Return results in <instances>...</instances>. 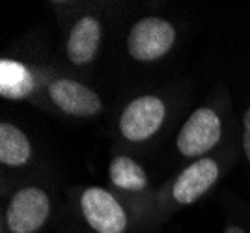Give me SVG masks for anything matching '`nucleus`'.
Instances as JSON below:
<instances>
[{
	"mask_svg": "<svg viewBox=\"0 0 250 233\" xmlns=\"http://www.w3.org/2000/svg\"><path fill=\"white\" fill-rule=\"evenodd\" d=\"M190 38V21L168 4L127 2L104 56L99 82L116 99L125 92L174 78Z\"/></svg>",
	"mask_w": 250,
	"mask_h": 233,
	"instance_id": "1",
	"label": "nucleus"
},
{
	"mask_svg": "<svg viewBox=\"0 0 250 233\" xmlns=\"http://www.w3.org/2000/svg\"><path fill=\"white\" fill-rule=\"evenodd\" d=\"M194 99L192 80L181 75L125 92L110 106L104 135L110 146L153 157L174 136Z\"/></svg>",
	"mask_w": 250,
	"mask_h": 233,
	"instance_id": "2",
	"label": "nucleus"
},
{
	"mask_svg": "<svg viewBox=\"0 0 250 233\" xmlns=\"http://www.w3.org/2000/svg\"><path fill=\"white\" fill-rule=\"evenodd\" d=\"M47 8L60 28V38L54 45L56 65L99 82L104 56L127 2L71 0L47 2Z\"/></svg>",
	"mask_w": 250,
	"mask_h": 233,
	"instance_id": "3",
	"label": "nucleus"
},
{
	"mask_svg": "<svg viewBox=\"0 0 250 233\" xmlns=\"http://www.w3.org/2000/svg\"><path fill=\"white\" fill-rule=\"evenodd\" d=\"M239 114L224 84H215L208 96L188 110L174 136L161 149L163 166L172 170L213 155L239 140ZM159 151V153H161Z\"/></svg>",
	"mask_w": 250,
	"mask_h": 233,
	"instance_id": "4",
	"label": "nucleus"
},
{
	"mask_svg": "<svg viewBox=\"0 0 250 233\" xmlns=\"http://www.w3.org/2000/svg\"><path fill=\"white\" fill-rule=\"evenodd\" d=\"M65 187L56 162L11 187L2 196L0 233H47L60 222Z\"/></svg>",
	"mask_w": 250,
	"mask_h": 233,
	"instance_id": "5",
	"label": "nucleus"
},
{
	"mask_svg": "<svg viewBox=\"0 0 250 233\" xmlns=\"http://www.w3.org/2000/svg\"><path fill=\"white\" fill-rule=\"evenodd\" d=\"M63 214L84 233H159L161 230L131 201L106 185L79 183L65 187Z\"/></svg>",
	"mask_w": 250,
	"mask_h": 233,
	"instance_id": "6",
	"label": "nucleus"
},
{
	"mask_svg": "<svg viewBox=\"0 0 250 233\" xmlns=\"http://www.w3.org/2000/svg\"><path fill=\"white\" fill-rule=\"evenodd\" d=\"M241 159V140L213 155L192 160L161 181L153 200V220L163 228L174 214L204 200Z\"/></svg>",
	"mask_w": 250,
	"mask_h": 233,
	"instance_id": "7",
	"label": "nucleus"
},
{
	"mask_svg": "<svg viewBox=\"0 0 250 233\" xmlns=\"http://www.w3.org/2000/svg\"><path fill=\"white\" fill-rule=\"evenodd\" d=\"M112 103L114 99L101 82L69 73L52 58L32 106L65 123L86 125L106 119Z\"/></svg>",
	"mask_w": 250,
	"mask_h": 233,
	"instance_id": "8",
	"label": "nucleus"
},
{
	"mask_svg": "<svg viewBox=\"0 0 250 233\" xmlns=\"http://www.w3.org/2000/svg\"><path fill=\"white\" fill-rule=\"evenodd\" d=\"M54 58V47L40 36H26L8 47L0 60V97L32 105Z\"/></svg>",
	"mask_w": 250,
	"mask_h": 233,
	"instance_id": "9",
	"label": "nucleus"
},
{
	"mask_svg": "<svg viewBox=\"0 0 250 233\" xmlns=\"http://www.w3.org/2000/svg\"><path fill=\"white\" fill-rule=\"evenodd\" d=\"M54 164L40 140L15 119L0 121V194Z\"/></svg>",
	"mask_w": 250,
	"mask_h": 233,
	"instance_id": "10",
	"label": "nucleus"
},
{
	"mask_svg": "<svg viewBox=\"0 0 250 233\" xmlns=\"http://www.w3.org/2000/svg\"><path fill=\"white\" fill-rule=\"evenodd\" d=\"M146 160V157L136 155L129 149L110 146L106 162V187L127 201H131L155 224L153 200L159 183L153 179V170L147 166Z\"/></svg>",
	"mask_w": 250,
	"mask_h": 233,
	"instance_id": "11",
	"label": "nucleus"
},
{
	"mask_svg": "<svg viewBox=\"0 0 250 233\" xmlns=\"http://www.w3.org/2000/svg\"><path fill=\"white\" fill-rule=\"evenodd\" d=\"M222 209L226 214L222 233H250V203L231 196L229 192L222 194Z\"/></svg>",
	"mask_w": 250,
	"mask_h": 233,
	"instance_id": "12",
	"label": "nucleus"
},
{
	"mask_svg": "<svg viewBox=\"0 0 250 233\" xmlns=\"http://www.w3.org/2000/svg\"><path fill=\"white\" fill-rule=\"evenodd\" d=\"M239 140H241V157L247 160V166L250 170V99L245 103L239 116Z\"/></svg>",
	"mask_w": 250,
	"mask_h": 233,
	"instance_id": "13",
	"label": "nucleus"
},
{
	"mask_svg": "<svg viewBox=\"0 0 250 233\" xmlns=\"http://www.w3.org/2000/svg\"><path fill=\"white\" fill-rule=\"evenodd\" d=\"M56 233H84L77 224L71 220V218H67L65 214L62 213V218H60V222L56 224Z\"/></svg>",
	"mask_w": 250,
	"mask_h": 233,
	"instance_id": "14",
	"label": "nucleus"
}]
</instances>
